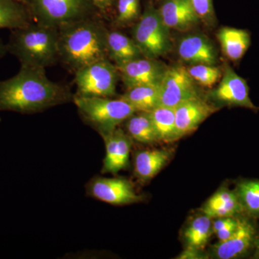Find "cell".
<instances>
[{
    "instance_id": "obj_22",
    "label": "cell",
    "mask_w": 259,
    "mask_h": 259,
    "mask_svg": "<svg viewBox=\"0 0 259 259\" xmlns=\"http://www.w3.org/2000/svg\"><path fill=\"white\" fill-rule=\"evenodd\" d=\"M149 113L158 141L168 143L179 140L175 107L158 106Z\"/></svg>"
},
{
    "instance_id": "obj_31",
    "label": "cell",
    "mask_w": 259,
    "mask_h": 259,
    "mask_svg": "<svg viewBox=\"0 0 259 259\" xmlns=\"http://www.w3.org/2000/svg\"><path fill=\"white\" fill-rule=\"evenodd\" d=\"M177 258L179 259H206L208 258L207 254L202 250L194 247L187 246Z\"/></svg>"
},
{
    "instance_id": "obj_1",
    "label": "cell",
    "mask_w": 259,
    "mask_h": 259,
    "mask_svg": "<svg viewBox=\"0 0 259 259\" xmlns=\"http://www.w3.org/2000/svg\"><path fill=\"white\" fill-rule=\"evenodd\" d=\"M71 98L69 89L51 81L42 68L21 65L18 74L0 81V112L35 113Z\"/></svg>"
},
{
    "instance_id": "obj_28",
    "label": "cell",
    "mask_w": 259,
    "mask_h": 259,
    "mask_svg": "<svg viewBox=\"0 0 259 259\" xmlns=\"http://www.w3.org/2000/svg\"><path fill=\"white\" fill-rule=\"evenodd\" d=\"M117 136V151L114 168V175L125 169L129 165L131 140L122 129H116Z\"/></svg>"
},
{
    "instance_id": "obj_16",
    "label": "cell",
    "mask_w": 259,
    "mask_h": 259,
    "mask_svg": "<svg viewBox=\"0 0 259 259\" xmlns=\"http://www.w3.org/2000/svg\"><path fill=\"white\" fill-rule=\"evenodd\" d=\"M201 211L211 219L238 217L244 214L235 190L223 187L204 204Z\"/></svg>"
},
{
    "instance_id": "obj_5",
    "label": "cell",
    "mask_w": 259,
    "mask_h": 259,
    "mask_svg": "<svg viewBox=\"0 0 259 259\" xmlns=\"http://www.w3.org/2000/svg\"><path fill=\"white\" fill-rule=\"evenodd\" d=\"M25 3L36 23L56 28L90 18L97 10L88 0H25Z\"/></svg>"
},
{
    "instance_id": "obj_30",
    "label": "cell",
    "mask_w": 259,
    "mask_h": 259,
    "mask_svg": "<svg viewBox=\"0 0 259 259\" xmlns=\"http://www.w3.org/2000/svg\"><path fill=\"white\" fill-rule=\"evenodd\" d=\"M199 20L206 24L212 23L214 20V10L212 0H190Z\"/></svg>"
},
{
    "instance_id": "obj_29",
    "label": "cell",
    "mask_w": 259,
    "mask_h": 259,
    "mask_svg": "<svg viewBox=\"0 0 259 259\" xmlns=\"http://www.w3.org/2000/svg\"><path fill=\"white\" fill-rule=\"evenodd\" d=\"M116 129L108 134L102 135L105 141V147H106V154L103 161L102 173H110L114 175L117 151V136Z\"/></svg>"
},
{
    "instance_id": "obj_32",
    "label": "cell",
    "mask_w": 259,
    "mask_h": 259,
    "mask_svg": "<svg viewBox=\"0 0 259 259\" xmlns=\"http://www.w3.org/2000/svg\"><path fill=\"white\" fill-rule=\"evenodd\" d=\"M93 4L95 9L102 13H108L113 7L115 0H88Z\"/></svg>"
},
{
    "instance_id": "obj_12",
    "label": "cell",
    "mask_w": 259,
    "mask_h": 259,
    "mask_svg": "<svg viewBox=\"0 0 259 259\" xmlns=\"http://www.w3.org/2000/svg\"><path fill=\"white\" fill-rule=\"evenodd\" d=\"M117 68L127 89L159 83L166 69L159 61L146 56L138 58Z\"/></svg>"
},
{
    "instance_id": "obj_11",
    "label": "cell",
    "mask_w": 259,
    "mask_h": 259,
    "mask_svg": "<svg viewBox=\"0 0 259 259\" xmlns=\"http://www.w3.org/2000/svg\"><path fill=\"white\" fill-rule=\"evenodd\" d=\"M219 86L211 93L216 101L224 105L243 107L259 111L250 98L249 88L246 80L235 72L231 66H226Z\"/></svg>"
},
{
    "instance_id": "obj_13",
    "label": "cell",
    "mask_w": 259,
    "mask_h": 259,
    "mask_svg": "<svg viewBox=\"0 0 259 259\" xmlns=\"http://www.w3.org/2000/svg\"><path fill=\"white\" fill-rule=\"evenodd\" d=\"M175 108L179 139L195 131L203 121L218 110L201 97L182 102Z\"/></svg>"
},
{
    "instance_id": "obj_23",
    "label": "cell",
    "mask_w": 259,
    "mask_h": 259,
    "mask_svg": "<svg viewBox=\"0 0 259 259\" xmlns=\"http://www.w3.org/2000/svg\"><path fill=\"white\" fill-rule=\"evenodd\" d=\"M126 128L130 137L144 144L158 142L149 112H137L127 119Z\"/></svg>"
},
{
    "instance_id": "obj_15",
    "label": "cell",
    "mask_w": 259,
    "mask_h": 259,
    "mask_svg": "<svg viewBox=\"0 0 259 259\" xmlns=\"http://www.w3.org/2000/svg\"><path fill=\"white\" fill-rule=\"evenodd\" d=\"M158 10L163 23L169 29L183 31L199 22L190 0H168Z\"/></svg>"
},
{
    "instance_id": "obj_27",
    "label": "cell",
    "mask_w": 259,
    "mask_h": 259,
    "mask_svg": "<svg viewBox=\"0 0 259 259\" xmlns=\"http://www.w3.org/2000/svg\"><path fill=\"white\" fill-rule=\"evenodd\" d=\"M116 23L119 25H127L139 19L141 0H116Z\"/></svg>"
},
{
    "instance_id": "obj_7",
    "label": "cell",
    "mask_w": 259,
    "mask_h": 259,
    "mask_svg": "<svg viewBox=\"0 0 259 259\" xmlns=\"http://www.w3.org/2000/svg\"><path fill=\"white\" fill-rule=\"evenodd\" d=\"M76 95L83 97L115 96L118 69L108 59L96 61L74 72Z\"/></svg>"
},
{
    "instance_id": "obj_33",
    "label": "cell",
    "mask_w": 259,
    "mask_h": 259,
    "mask_svg": "<svg viewBox=\"0 0 259 259\" xmlns=\"http://www.w3.org/2000/svg\"><path fill=\"white\" fill-rule=\"evenodd\" d=\"M253 255L252 258L259 259V231L256 238H255L254 247H253Z\"/></svg>"
},
{
    "instance_id": "obj_20",
    "label": "cell",
    "mask_w": 259,
    "mask_h": 259,
    "mask_svg": "<svg viewBox=\"0 0 259 259\" xmlns=\"http://www.w3.org/2000/svg\"><path fill=\"white\" fill-rule=\"evenodd\" d=\"M26 5L17 0H0V30L23 28L32 23Z\"/></svg>"
},
{
    "instance_id": "obj_24",
    "label": "cell",
    "mask_w": 259,
    "mask_h": 259,
    "mask_svg": "<svg viewBox=\"0 0 259 259\" xmlns=\"http://www.w3.org/2000/svg\"><path fill=\"white\" fill-rule=\"evenodd\" d=\"M234 190L245 215L259 219V180L238 181Z\"/></svg>"
},
{
    "instance_id": "obj_8",
    "label": "cell",
    "mask_w": 259,
    "mask_h": 259,
    "mask_svg": "<svg viewBox=\"0 0 259 259\" xmlns=\"http://www.w3.org/2000/svg\"><path fill=\"white\" fill-rule=\"evenodd\" d=\"M199 96L196 82L187 68L180 65L166 68L159 83V105L176 107Z\"/></svg>"
},
{
    "instance_id": "obj_14",
    "label": "cell",
    "mask_w": 259,
    "mask_h": 259,
    "mask_svg": "<svg viewBox=\"0 0 259 259\" xmlns=\"http://www.w3.org/2000/svg\"><path fill=\"white\" fill-rule=\"evenodd\" d=\"M177 51L181 59L190 64L214 65L217 63L215 49L204 35L194 34L183 37Z\"/></svg>"
},
{
    "instance_id": "obj_26",
    "label": "cell",
    "mask_w": 259,
    "mask_h": 259,
    "mask_svg": "<svg viewBox=\"0 0 259 259\" xmlns=\"http://www.w3.org/2000/svg\"><path fill=\"white\" fill-rule=\"evenodd\" d=\"M187 70L196 83L205 88H212L223 76L221 69L214 65L194 64Z\"/></svg>"
},
{
    "instance_id": "obj_35",
    "label": "cell",
    "mask_w": 259,
    "mask_h": 259,
    "mask_svg": "<svg viewBox=\"0 0 259 259\" xmlns=\"http://www.w3.org/2000/svg\"><path fill=\"white\" fill-rule=\"evenodd\" d=\"M17 1L21 2V3H24V4H25V0H17Z\"/></svg>"
},
{
    "instance_id": "obj_18",
    "label": "cell",
    "mask_w": 259,
    "mask_h": 259,
    "mask_svg": "<svg viewBox=\"0 0 259 259\" xmlns=\"http://www.w3.org/2000/svg\"><path fill=\"white\" fill-rule=\"evenodd\" d=\"M171 150H145L136 153L134 172L141 182H148L166 166L172 155Z\"/></svg>"
},
{
    "instance_id": "obj_21",
    "label": "cell",
    "mask_w": 259,
    "mask_h": 259,
    "mask_svg": "<svg viewBox=\"0 0 259 259\" xmlns=\"http://www.w3.org/2000/svg\"><path fill=\"white\" fill-rule=\"evenodd\" d=\"M120 98L128 102L136 112H151L159 105V83L127 89Z\"/></svg>"
},
{
    "instance_id": "obj_4",
    "label": "cell",
    "mask_w": 259,
    "mask_h": 259,
    "mask_svg": "<svg viewBox=\"0 0 259 259\" xmlns=\"http://www.w3.org/2000/svg\"><path fill=\"white\" fill-rule=\"evenodd\" d=\"M74 101L84 120L101 136L115 131L137 112L132 105L121 98L113 100L110 97L76 95Z\"/></svg>"
},
{
    "instance_id": "obj_2",
    "label": "cell",
    "mask_w": 259,
    "mask_h": 259,
    "mask_svg": "<svg viewBox=\"0 0 259 259\" xmlns=\"http://www.w3.org/2000/svg\"><path fill=\"white\" fill-rule=\"evenodd\" d=\"M59 31V59L74 72L96 61L108 59L107 30L91 17L66 24Z\"/></svg>"
},
{
    "instance_id": "obj_6",
    "label": "cell",
    "mask_w": 259,
    "mask_h": 259,
    "mask_svg": "<svg viewBox=\"0 0 259 259\" xmlns=\"http://www.w3.org/2000/svg\"><path fill=\"white\" fill-rule=\"evenodd\" d=\"M132 35L146 57L156 59L171 49L169 28L163 23L159 10L153 5H147L134 25Z\"/></svg>"
},
{
    "instance_id": "obj_10",
    "label": "cell",
    "mask_w": 259,
    "mask_h": 259,
    "mask_svg": "<svg viewBox=\"0 0 259 259\" xmlns=\"http://www.w3.org/2000/svg\"><path fill=\"white\" fill-rule=\"evenodd\" d=\"M88 192L92 197L113 205L137 203L144 199L136 193L132 183L123 178L97 177L89 184Z\"/></svg>"
},
{
    "instance_id": "obj_9",
    "label": "cell",
    "mask_w": 259,
    "mask_h": 259,
    "mask_svg": "<svg viewBox=\"0 0 259 259\" xmlns=\"http://www.w3.org/2000/svg\"><path fill=\"white\" fill-rule=\"evenodd\" d=\"M256 220L243 214L233 236L214 245L215 256L220 259L243 258L253 253L259 228Z\"/></svg>"
},
{
    "instance_id": "obj_3",
    "label": "cell",
    "mask_w": 259,
    "mask_h": 259,
    "mask_svg": "<svg viewBox=\"0 0 259 259\" xmlns=\"http://www.w3.org/2000/svg\"><path fill=\"white\" fill-rule=\"evenodd\" d=\"M7 48L20 65L46 69L59 59V28L30 23L12 30Z\"/></svg>"
},
{
    "instance_id": "obj_19",
    "label": "cell",
    "mask_w": 259,
    "mask_h": 259,
    "mask_svg": "<svg viewBox=\"0 0 259 259\" xmlns=\"http://www.w3.org/2000/svg\"><path fill=\"white\" fill-rule=\"evenodd\" d=\"M106 44L108 57L115 61V66L144 56L133 37L118 31H107Z\"/></svg>"
},
{
    "instance_id": "obj_34",
    "label": "cell",
    "mask_w": 259,
    "mask_h": 259,
    "mask_svg": "<svg viewBox=\"0 0 259 259\" xmlns=\"http://www.w3.org/2000/svg\"><path fill=\"white\" fill-rule=\"evenodd\" d=\"M7 53H8L7 44H5V42L0 39V59L4 57V56L6 55Z\"/></svg>"
},
{
    "instance_id": "obj_25",
    "label": "cell",
    "mask_w": 259,
    "mask_h": 259,
    "mask_svg": "<svg viewBox=\"0 0 259 259\" xmlns=\"http://www.w3.org/2000/svg\"><path fill=\"white\" fill-rule=\"evenodd\" d=\"M211 220L204 214L194 218L186 228L184 234L187 246L203 249L212 233Z\"/></svg>"
},
{
    "instance_id": "obj_17",
    "label": "cell",
    "mask_w": 259,
    "mask_h": 259,
    "mask_svg": "<svg viewBox=\"0 0 259 259\" xmlns=\"http://www.w3.org/2000/svg\"><path fill=\"white\" fill-rule=\"evenodd\" d=\"M217 36L223 54L234 63L243 59L251 44L250 32L245 29L223 27Z\"/></svg>"
}]
</instances>
